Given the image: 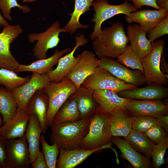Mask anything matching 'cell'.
<instances>
[{"label":"cell","mask_w":168,"mask_h":168,"mask_svg":"<svg viewBox=\"0 0 168 168\" xmlns=\"http://www.w3.org/2000/svg\"><path fill=\"white\" fill-rule=\"evenodd\" d=\"M74 7L73 12L69 14L71 18L63 28L66 32L72 35L78 29L88 28V25L81 24L79 19L81 16L90 10V7L95 0H74Z\"/></svg>","instance_id":"obj_28"},{"label":"cell","mask_w":168,"mask_h":168,"mask_svg":"<svg viewBox=\"0 0 168 168\" xmlns=\"http://www.w3.org/2000/svg\"><path fill=\"white\" fill-rule=\"evenodd\" d=\"M81 86L91 91L98 89L109 90L117 94L123 91L137 87L119 79L107 70L99 66L86 79Z\"/></svg>","instance_id":"obj_7"},{"label":"cell","mask_w":168,"mask_h":168,"mask_svg":"<svg viewBox=\"0 0 168 168\" xmlns=\"http://www.w3.org/2000/svg\"><path fill=\"white\" fill-rule=\"evenodd\" d=\"M127 32L131 49L141 60L151 51L152 42L147 38L146 32L138 25H129Z\"/></svg>","instance_id":"obj_20"},{"label":"cell","mask_w":168,"mask_h":168,"mask_svg":"<svg viewBox=\"0 0 168 168\" xmlns=\"http://www.w3.org/2000/svg\"><path fill=\"white\" fill-rule=\"evenodd\" d=\"M9 25L8 22L4 19L0 13V27H4Z\"/></svg>","instance_id":"obj_45"},{"label":"cell","mask_w":168,"mask_h":168,"mask_svg":"<svg viewBox=\"0 0 168 168\" xmlns=\"http://www.w3.org/2000/svg\"><path fill=\"white\" fill-rule=\"evenodd\" d=\"M125 138L127 142L138 152L148 158L151 157L155 144L143 133L133 129Z\"/></svg>","instance_id":"obj_31"},{"label":"cell","mask_w":168,"mask_h":168,"mask_svg":"<svg viewBox=\"0 0 168 168\" xmlns=\"http://www.w3.org/2000/svg\"><path fill=\"white\" fill-rule=\"evenodd\" d=\"M133 129L142 133H144L150 128L156 125L161 127L159 118L149 116H133Z\"/></svg>","instance_id":"obj_35"},{"label":"cell","mask_w":168,"mask_h":168,"mask_svg":"<svg viewBox=\"0 0 168 168\" xmlns=\"http://www.w3.org/2000/svg\"><path fill=\"white\" fill-rule=\"evenodd\" d=\"M3 125L2 120V119L0 114V127H1Z\"/></svg>","instance_id":"obj_47"},{"label":"cell","mask_w":168,"mask_h":168,"mask_svg":"<svg viewBox=\"0 0 168 168\" xmlns=\"http://www.w3.org/2000/svg\"><path fill=\"white\" fill-rule=\"evenodd\" d=\"M150 53L141 60L145 82L148 85H167L166 75L161 70L160 63L164 49L165 42L163 40L152 43Z\"/></svg>","instance_id":"obj_6"},{"label":"cell","mask_w":168,"mask_h":168,"mask_svg":"<svg viewBox=\"0 0 168 168\" xmlns=\"http://www.w3.org/2000/svg\"><path fill=\"white\" fill-rule=\"evenodd\" d=\"M123 24L116 22L102 30L100 36L94 40L92 46L99 59L117 58L125 50L128 42Z\"/></svg>","instance_id":"obj_2"},{"label":"cell","mask_w":168,"mask_h":168,"mask_svg":"<svg viewBox=\"0 0 168 168\" xmlns=\"http://www.w3.org/2000/svg\"><path fill=\"white\" fill-rule=\"evenodd\" d=\"M143 133L156 144L167 137V133L159 125H156L150 128Z\"/></svg>","instance_id":"obj_39"},{"label":"cell","mask_w":168,"mask_h":168,"mask_svg":"<svg viewBox=\"0 0 168 168\" xmlns=\"http://www.w3.org/2000/svg\"><path fill=\"white\" fill-rule=\"evenodd\" d=\"M62 32H66L65 30L61 27L59 21H56L43 32L28 34L27 38L29 42L37 41L33 49V56L37 60L47 58L48 50L58 45L60 42L59 34Z\"/></svg>","instance_id":"obj_8"},{"label":"cell","mask_w":168,"mask_h":168,"mask_svg":"<svg viewBox=\"0 0 168 168\" xmlns=\"http://www.w3.org/2000/svg\"><path fill=\"white\" fill-rule=\"evenodd\" d=\"M168 16V9L157 10L144 9L125 15L126 22L138 23L146 33L151 31L163 19Z\"/></svg>","instance_id":"obj_17"},{"label":"cell","mask_w":168,"mask_h":168,"mask_svg":"<svg viewBox=\"0 0 168 168\" xmlns=\"http://www.w3.org/2000/svg\"><path fill=\"white\" fill-rule=\"evenodd\" d=\"M24 2H33L37 1V0H21Z\"/></svg>","instance_id":"obj_46"},{"label":"cell","mask_w":168,"mask_h":168,"mask_svg":"<svg viewBox=\"0 0 168 168\" xmlns=\"http://www.w3.org/2000/svg\"><path fill=\"white\" fill-rule=\"evenodd\" d=\"M81 119L91 116L98 106L93 96L92 91L81 86L74 94Z\"/></svg>","instance_id":"obj_29"},{"label":"cell","mask_w":168,"mask_h":168,"mask_svg":"<svg viewBox=\"0 0 168 168\" xmlns=\"http://www.w3.org/2000/svg\"><path fill=\"white\" fill-rule=\"evenodd\" d=\"M92 93L98 105V107L109 114L119 109L125 110L129 100L121 97L117 94L109 90H94L92 91Z\"/></svg>","instance_id":"obj_19"},{"label":"cell","mask_w":168,"mask_h":168,"mask_svg":"<svg viewBox=\"0 0 168 168\" xmlns=\"http://www.w3.org/2000/svg\"><path fill=\"white\" fill-rule=\"evenodd\" d=\"M77 90L75 85L66 77L59 82H50L43 89L49 100L46 118L48 126L52 123L54 117L60 107Z\"/></svg>","instance_id":"obj_4"},{"label":"cell","mask_w":168,"mask_h":168,"mask_svg":"<svg viewBox=\"0 0 168 168\" xmlns=\"http://www.w3.org/2000/svg\"><path fill=\"white\" fill-rule=\"evenodd\" d=\"M49 105L48 96L42 89L34 95L27 106V112L37 117L40 124L42 133L43 134L46 133L48 127L46 118Z\"/></svg>","instance_id":"obj_23"},{"label":"cell","mask_w":168,"mask_h":168,"mask_svg":"<svg viewBox=\"0 0 168 168\" xmlns=\"http://www.w3.org/2000/svg\"><path fill=\"white\" fill-rule=\"evenodd\" d=\"M91 118V116L75 121L52 123L49 126L51 144H56L59 149L69 150L81 147Z\"/></svg>","instance_id":"obj_1"},{"label":"cell","mask_w":168,"mask_h":168,"mask_svg":"<svg viewBox=\"0 0 168 168\" xmlns=\"http://www.w3.org/2000/svg\"><path fill=\"white\" fill-rule=\"evenodd\" d=\"M1 127H0V136L1 135Z\"/></svg>","instance_id":"obj_48"},{"label":"cell","mask_w":168,"mask_h":168,"mask_svg":"<svg viewBox=\"0 0 168 168\" xmlns=\"http://www.w3.org/2000/svg\"><path fill=\"white\" fill-rule=\"evenodd\" d=\"M112 136L126 137L132 131L134 117L124 109H119L109 114Z\"/></svg>","instance_id":"obj_25"},{"label":"cell","mask_w":168,"mask_h":168,"mask_svg":"<svg viewBox=\"0 0 168 168\" xmlns=\"http://www.w3.org/2000/svg\"><path fill=\"white\" fill-rule=\"evenodd\" d=\"M41 133L40 124L37 117L34 114H30L25 135L28 143L30 164L33 162L40 151L39 144Z\"/></svg>","instance_id":"obj_26"},{"label":"cell","mask_w":168,"mask_h":168,"mask_svg":"<svg viewBox=\"0 0 168 168\" xmlns=\"http://www.w3.org/2000/svg\"><path fill=\"white\" fill-rule=\"evenodd\" d=\"M30 117V114L26 110L18 109L15 116L1 127L0 136L5 140L23 137Z\"/></svg>","instance_id":"obj_18"},{"label":"cell","mask_w":168,"mask_h":168,"mask_svg":"<svg viewBox=\"0 0 168 168\" xmlns=\"http://www.w3.org/2000/svg\"><path fill=\"white\" fill-rule=\"evenodd\" d=\"M15 7L18 8L24 13H28L31 9L27 5L19 4L17 0H0V9L1 10L3 17L5 19L12 21V18L11 15V9Z\"/></svg>","instance_id":"obj_37"},{"label":"cell","mask_w":168,"mask_h":168,"mask_svg":"<svg viewBox=\"0 0 168 168\" xmlns=\"http://www.w3.org/2000/svg\"><path fill=\"white\" fill-rule=\"evenodd\" d=\"M75 39L76 45L72 49L68 54L60 57L58 61L56 68L46 73L50 82L61 81L79 60L80 54L75 57L74 56L75 52L79 47L86 44L88 40L82 34L78 35Z\"/></svg>","instance_id":"obj_15"},{"label":"cell","mask_w":168,"mask_h":168,"mask_svg":"<svg viewBox=\"0 0 168 168\" xmlns=\"http://www.w3.org/2000/svg\"><path fill=\"white\" fill-rule=\"evenodd\" d=\"M81 119L74 94L62 105L55 115L52 123L72 122Z\"/></svg>","instance_id":"obj_30"},{"label":"cell","mask_w":168,"mask_h":168,"mask_svg":"<svg viewBox=\"0 0 168 168\" xmlns=\"http://www.w3.org/2000/svg\"><path fill=\"white\" fill-rule=\"evenodd\" d=\"M22 32L20 25H9L0 33V68L16 72L20 63L11 52L10 44Z\"/></svg>","instance_id":"obj_9"},{"label":"cell","mask_w":168,"mask_h":168,"mask_svg":"<svg viewBox=\"0 0 168 168\" xmlns=\"http://www.w3.org/2000/svg\"><path fill=\"white\" fill-rule=\"evenodd\" d=\"M50 83L47 74L32 73L27 82L12 91L17 101L18 109L26 110L27 104L34 95Z\"/></svg>","instance_id":"obj_12"},{"label":"cell","mask_w":168,"mask_h":168,"mask_svg":"<svg viewBox=\"0 0 168 168\" xmlns=\"http://www.w3.org/2000/svg\"><path fill=\"white\" fill-rule=\"evenodd\" d=\"M6 168H27L30 164L27 142L25 136L6 140Z\"/></svg>","instance_id":"obj_10"},{"label":"cell","mask_w":168,"mask_h":168,"mask_svg":"<svg viewBox=\"0 0 168 168\" xmlns=\"http://www.w3.org/2000/svg\"><path fill=\"white\" fill-rule=\"evenodd\" d=\"M80 55L78 61L65 77L75 85L78 89L99 66L100 62L99 59L97 58L93 53L90 51L84 50Z\"/></svg>","instance_id":"obj_11"},{"label":"cell","mask_w":168,"mask_h":168,"mask_svg":"<svg viewBox=\"0 0 168 168\" xmlns=\"http://www.w3.org/2000/svg\"><path fill=\"white\" fill-rule=\"evenodd\" d=\"M168 33V16L163 19L148 33V39L152 43Z\"/></svg>","instance_id":"obj_38"},{"label":"cell","mask_w":168,"mask_h":168,"mask_svg":"<svg viewBox=\"0 0 168 168\" xmlns=\"http://www.w3.org/2000/svg\"><path fill=\"white\" fill-rule=\"evenodd\" d=\"M71 48L55 50L54 54L45 58L38 59L28 65L19 64L16 72H30L39 74H46L53 69L59 59L64 54L70 52Z\"/></svg>","instance_id":"obj_24"},{"label":"cell","mask_w":168,"mask_h":168,"mask_svg":"<svg viewBox=\"0 0 168 168\" xmlns=\"http://www.w3.org/2000/svg\"><path fill=\"white\" fill-rule=\"evenodd\" d=\"M161 121V127L163 128L165 131L168 132V116L166 114L159 117Z\"/></svg>","instance_id":"obj_43"},{"label":"cell","mask_w":168,"mask_h":168,"mask_svg":"<svg viewBox=\"0 0 168 168\" xmlns=\"http://www.w3.org/2000/svg\"><path fill=\"white\" fill-rule=\"evenodd\" d=\"M30 77L29 76L21 77L13 71L0 68V86H2L10 91L25 84Z\"/></svg>","instance_id":"obj_32"},{"label":"cell","mask_w":168,"mask_h":168,"mask_svg":"<svg viewBox=\"0 0 168 168\" xmlns=\"http://www.w3.org/2000/svg\"><path fill=\"white\" fill-rule=\"evenodd\" d=\"M117 61L133 69H137L143 74V69L141 60L128 45L124 52L117 58Z\"/></svg>","instance_id":"obj_33"},{"label":"cell","mask_w":168,"mask_h":168,"mask_svg":"<svg viewBox=\"0 0 168 168\" xmlns=\"http://www.w3.org/2000/svg\"><path fill=\"white\" fill-rule=\"evenodd\" d=\"M111 142L120 150L122 156L129 162L135 168H151L152 162L150 158L140 154L126 140L119 137L112 136Z\"/></svg>","instance_id":"obj_22"},{"label":"cell","mask_w":168,"mask_h":168,"mask_svg":"<svg viewBox=\"0 0 168 168\" xmlns=\"http://www.w3.org/2000/svg\"><path fill=\"white\" fill-rule=\"evenodd\" d=\"M156 2L161 9H168V0H156Z\"/></svg>","instance_id":"obj_44"},{"label":"cell","mask_w":168,"mask_h":168,"mask_svg":"<svg viewBox=\"0 0 168 168\" xmlns=\"http://www.w3.org/2000/svg\"><path fill=\"white\" fill-rule=\"evenodd\" d=\"M137 9L141 8L143 6H148L159 10L161 8L156 5V0H128Z\"/></svg>","instance_id":"obj_40"},{"label":"cell","mask_w":168,"mask_h":168,"mask_svg":"<svg viewBox=\"0 0 168 168\" xmlns=\"http://www.w3.org/2000/svg\"><path fill=\"white\" fill-rule=\"evenodd\" d=\"M108 2V0H95L92 4L95 13L91 21L95 23V25L89 37L93 40L100 36L102 32L101 26L105 21L118 14L128 15L137 10L127 1L117 5L110 4Z\"/></svg>","instance_id":"obj_5"},{"label":"cell","mask_w":168,"mask_h":168,"mask_svg":"<svg viewBox=\"0 0 168 168\" xmlns=\"http://www.w3.org/2000/svg\"><path fill=\"white\" fill-rule=\"evenodd\" d=\"M125 110L133 116H149L159 118L167 114L168 106L161 100L129 99Z\"/></svg>","instance_id":"obj_13"},{"label":"cell","mask_w":168,"mask_h":168,"mask_svg":"<svg viewBox=\"0 0 168 168\" xmlns=\"http://www.w3.org/2000/svg\"><path fill=\"white\" fill-rule=\"evenodd\" d=\"M18 108L16 99L12 91L0 86V114L3 125L10 121L16 115Z\"/></svg>","instance_id":"obj_27"},{"label":"cell","mask_w":168,"mask_h":168,"mask_svg":"<svg viewBox=\"0 0 168 168\" xmlns=\"http://www.w3.org/2000/svg\"><path fill=\"white\" fill-rule=\"evenodd\" d=\"M168 148V138L155 145L152 149L151 157L152 166L154 168H159L165 164L164 159L166 151Z\"/></svg>","instance_id":"obj_36"},{"label":"cell","mask_w":168,"mask_h":168,"mask_svg":"<svg viewBox=\"0 0 168 168\" xmlns=\"http://www.w3.org/2000/svg\"><path fill=\"white\" fill-rule=\"evenodd\" d=\"M31 164L32 168H48L42 150L39 151Z\"/></svg>","instance_id":"obj_41"},{"label":"cell","mask_w":168,"mask_h":168,"mask_svg":"<svg viewBox=\"0 0 168 168\" xmlns=\"http://www.w3.org/2000/svg\"><path fill=\"white\" fill-rule=\"evenodd\" d=\"M121 97L139 100H161L167 97L168 89L159 85H149L146 87L121 91L118 93Z\"/></svg>","instance_id":"obj_21"},{"label":"cell","mask_w":168,"mask_h":168,"mask_svg":"<svg viewBox=\"0 0 168 168\" xmlns=\"http://www.w3.org/2000/svg\"><path fill=\"white\" fill-rule=\"evenodd\" d=\"M40 142L48 168H56L59 148L55 144H49L45 141L43 134L41 135Z\"/></svg>","instance_id":"obj_34"},{"label":"cell","mask_w":168,"mask_h":168,"mask_svg":"<svg viewBox=\"0 0 168 168\" xmlns=\"http://www.w3.org/2000/svg\"><path fill=\"white\" fill-rule=\"evenodd\" d=\"M6 140L0 136V168H6Z\"/></svg>","instance_id":"obj_42"},{"label":"cell","mask_w":168,"mask_h":168,"mask_svg":"<svg viewBox=\"0 0 168 168\" xmlns=\"http://www.w3.org/2000/svg\"><path fill=\"white\" fill-rule=\"evenodd\" d=\"M112 137L109 114L98 107L91 115L88 131L83 138L81 147L93 150L111 142Z\"/></svg>","instance_id":"obj_3"},{"label":"cell","mask_w":168,"mask_h":168,"mask_svg":"<svg viewBox=\"0 0 168 168\" xmlns=\"http://www.w3.org/2000/svg\"><path fill=\"white\" fill-rule=\"evenodd\" d=\"M106 148H110L115 154L117 153L116 150L112 147L111 142L93 150L85 149L81 147L69 150L59 149L56 168H74L82 163L93 153Z\"/></svg>","instance_id":"obj_16"},{"label":"cell","mask_w":168,"mask_h":168,"mask_svg":"<svg viewBox=\"0 0 168 168\" xmlns=\"http://www.w3.org/2000/svg\"><path fill=\"white\" fill-rule=\"evenodd\" d=\"M99 59V66L124 82L137 86L146 82L143 74L139 70H130L113 58H104Z\"/></svg>","instance_id":"obj_14"}]
</instances>
